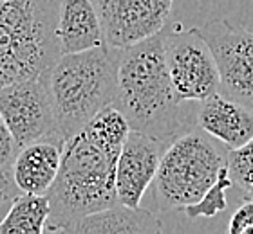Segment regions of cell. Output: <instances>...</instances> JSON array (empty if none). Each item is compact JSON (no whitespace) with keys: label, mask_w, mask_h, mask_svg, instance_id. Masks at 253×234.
I'll use <instances>...</instances> for the list:
<instances>
[{"label":"cell","mask_w":253,"mask_h":234,"mask_svg":"<svg viewBox=\"0 0 253 234\" xmlns=\"http://www.w3.org/2000/svg\"><path fill=\"white\" fill-rule=\"evenodd\" d=\"M130 130L174 140L195 126V101L175 94L165 60L161 31L120 49L116 92L112 99Z\"/></svg>","instance_id":"cell-1"},{"label":"cell","mask_w":253,"mask_h":234,"mask_svg":"<svg viewBox=\"0 0 253 234\" xmlns=\"http://www.w3.org/2000/svg\"><path fill=\"white\" fill-rule=\"evenodd\" d=\"M116 161L84 130L63 144L58 175L47 193L49 218L45 233H71L90 213L116 205Z\"/></svg>","instance_id":"cell-2"},{"label":"cell","mask_w":253,"mask_h":234,"mask_svg":"<svg viewBox=\"0 0 253 234\" xmlns=\"http://www.w3.org/2000/svg\"><path fill=\"white\" fill-rule=\"evenodd\" d=\"M120 49L109 43L60 54L45 70L60 135L67 140L87 126L116 92Z\"/></svg>","instance_id":"cell-3"},{"label":"cell","mask_w":253,"mask_h":234,"mask_svg":"<svg viewBox=\"0 0 253 234\" xmlns=\"http://www.w3.org/2000/svg\"><path fill=\"white\" fill-rule=\"evenodd\" d=\"M60 0H0V87L43 74L60 56Z\"/></svg>","instance_id":"cell-4"},{"label":"cell","mask_w":253,"mask_h":234,"mask_svg":"<svg viewBox=\"0 0 253 234\" xmlns=\"http://www.w3.org/2000/svg\"><path fill=\"white\" fill-rule=\"evenodd\" d=\"M226 146L195 128L170 140L152 182L158 207L172 211L197 202L226 167Z\"/></svg>","instance_id":"cell-5"},{"label":"cell","mask_w":253,"mask_h":234,"mask_svg":"<svg viewBox=\"0 0 253 234\" xmlns=\"http://www.w3.org/2000/svg\"><path fill=\"white\" fill-rule=\"evenodd\" d=\"M163 51L175 94L183 101L201 103L219 92V68L210 45L194 29L174 24L161 29Z\"/></svg>","instance_id":"cell-6"},{"label":"cell","mask_w":253,"mask_h":234,"mask_svg":"<svg viewBox=\"0 0 253 234\" xmlns=\"http://www.w3.org/2000/svg\"><path fill=\"white\" fill-rule=\"evenodd\" d=\"M219 68V92L253 110V29L230 20L195 27Z\"/></svg>","instance_id":"cell-7"},{"label":"cell","mask_w":253,"mask_h":234,"mask_svg":"<svg viewBox=\"0 0 253 234\" xmlns=\"http://www.w3.org/2000/svg\"><path fill=\"white\" fill-rule=\"evenodd\" d=\"M0 115L16 148L33 140L60 135L45 72L0 87Z\"/></svg>","instance_id":"cell-8"},{"label":"cell","mask_w":253,"mask_h":234,"mask_svg":"<svg viewBox=\"0 0 253 234\" xmlns=\"http://www.w3.org/2000/svg\"><path fill=\"white\" fill-rule=\"evenodd\" d=\"M65 139L51 135L16 148L13 161L0 175V202L18 195H47L58 175Z\"/></svg>","instance_id":"cell-9"},{"label":"cell","mask_w":253,"mask_h":234,"mask_svg":"<svg viewBox=\"0 0 253 234\" xmlns=\"http://www.w3.org/2000/svg\"><path fill=\"white\" fill-rule=\"evenodd\" d=\"M105 43L132 45L158 34L169 22L175 0H92Z\"/></svg>","instance_id":"cell-10"},{"label":"cell","mask_w":253,"mask_h":234,"mask_svg":"<svg viewBox=\"0 0 253 234\" xmlns=\"http://www.w3.org/2000/svg\"><path fill=\"white\" fill-rule=\"evenodd\" d=\"M167 146V140L130 130L116 161L114 182L118 202L128 207H137L141 203L147 189L154 182Z\"/></svg>","instance_id":"cell-11"},{"label":"cell","mask_w":253,"mask_h":234,"mask_svg":"<svg viewBox=\"0 0 253 234\" xmlns=\"http://www.w3.org/2000/svg\"><path fill=\"white\" fill-rule=\"evenodd\" d=\"M195 125L228 150H233L253 137V110L217 92L201 101Z\"/></svg>","instance_id":"cell-12"},{"label":"cell","mask_w":253,"mask_h":234,"mask_svg":"<svg viewBox=\"0 0 253 234\" xmlns=\"http://www.w3.org/2000/svg\"><path fill=\"white\" fill-rule=\"evenodd\" d=\"M60 54L103 45L105 36L92 0H60L56 22Z\"/></svg>","instance_id":"cell-13"},{"label":"cell","mask_w":253,"mask_h":234,"mask_svg":"<svg viewBox=\"0 0 253 234\" xmlns=\"http://www.w3.org/2000/svg\"><path fill=\"white\" fill-rule=\"evenodd\" d=\"M163 231V225L147 209L128 207L116 203L101 211L90 213L74 225V234H156Z\"/></svg>","instance_id":"cell-14"},{"label":"cell","mask_w":253,"mask_h":234,"mask_svg":"<svg viewBox=\"0 0 253 234\" xmlns=\"http://www.w3.org/2000/svg\"><path fill=\"white\" fill-rule=\"evenodd\" d=\"M47 218V195H18L0 220V234H43Z\"/></svg>","instance_id":"cell-15"},{"label":"cell","mask_w":253,"mask_h":234,"mask_svg":"<svg viewBox=\"0 0 253 234\" xmlns=\"http://www.w3.org/2000/svg\"><path fill=\"white\" fill-rule=\"evenodd\" d=\"M84 132L96 144L105 148L114 155H120L123 142L130 134V126L126 123L125 115L116 108V106H105L101 108L92 119L87 123Z\"/></svg>","instance_id":"cell-16"},{"label":"cell","mask_w":253,"mask_h":234,"mask_svg":"<svg viewBox=\"0 0 253 234\" xmlns=\"http://www.w3.org/2000/svg\"><path fill=\"white\" fill-rule=\"evenodd\" d=\"M230 187H233V182L230 175H228V166L221 171V175L217 177V180L211 184L208 189L205 191V195L197 200V202L190 203L186 207H183L185 214L190 220L197 218H211L217 213L224 211L228 205L226 193Z\"/></svg>","instance_id":"cell-17"},{"label":"cell","mask_w":253,"mask_h":234,"mask_svg":"<svg viewBox=\"0 0 253 234\" xmlns=\"http://www.w3.org/2000/svg\"><path fill=\"white\" fill-rule=\"evenodd\" d=\"M228 175L244 198H253V137L239 148L228 150Z\"/></svg>","instance_id":"cell-18"},{"label":"cell","mask_w":253,"mask_h":234,"mask_svg":"<svg viewBox=\"0 0 253 234\" xmlns=\"http://www.w3.org/2000/svg\"><path fill=\"white\" fill-rule=\"evenodd\" d=\"M230 234H248L253 233V198H246L235 211H233L230 224Z\"/></svg>","instance_id":"cell-19"},{"label":"cell","mask_w":253,"mask_h":234,"mask_svg":"<svg viewBox=\"0 0 253 234\" xmlns=\"http://www.w3.org/2000/svg\"><path fill=\"white\" fill-rule=\"evenodd\" d=\"M16 151V144L13 135L9 134L7 126H5L2 115H0V175L7 169V166L13 161V155Z\"/></svg>","instance_id":"cell-20"}]
</instances>
